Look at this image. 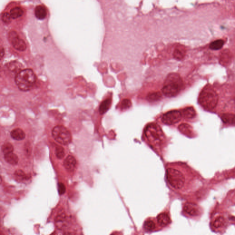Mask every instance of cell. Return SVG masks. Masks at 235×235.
Returning a JSON list of instances; mask_svg holds the SVG:
<instances>
[{"mask_svg": "<svg viewBox=\"0 0 235 235\" xmlns=\"http://www.w3.org/2000/svg\"><path fill=\"white\" fill-rule=\"evenodd\" d=\"M156 225L155 223L151 220H147L144 224V228L147 232H152L155 229Z\"/></svg>", "mask_w": 235, "mask_h": 235, "instance_id": "obj_25", "label": "cell"}, {"mask_svg": "<svg viewBox=\"0 0 235 235\" xmlns=\"http://www.w3.org/2000/svg\"><path fill=\"white\" fill-rule=\"evenodd\" d=\"M225 223V219L222 216H219L215 219L213 223V227L216 228L222 227Z\"/></svg>", "mask_w": 235, "mask_h": 235, "instance_id": "obj_26", "label": "cell"}, {"mask_svg": "<svg viewBox=\"0 0 235 235\" xmlns=\"http://www.w3.org/2000/svg\"><path fill=\"white\" fill-rule=\"evenodd\" d=\"M158 223L162 226H165L170 223V219L169 214L166 213H163L157 217Z\"/></svg>", "mask_w": 235, "mask_h": 235, "instance_id": "obj_13", "label": "cell"}, {"mask_svg": "<svg viewBox=\"0 0 235 235\" xmlns=\"http://www.w3.org/2000/svg\"><path fill=\"white\" fill-rule=\"evenodd\" d=\"M50 235H57L56 233V232H54V233H53L51 234Z\"/></svg>", "mask_w": 235, "mask_h": 235, "instance_id": "obj_33", "label": "cell"}, {"mask_svg": "<svg viewBox=\"0 0 235 235\" xmlns=\"http://www.w3.org/2000/svg\"><path fill=\"white\" fill-rule=\"evenodd\" d=\"M219 97L210 85L205 86L200 93L198 102L203 108L211 110L215 108L218 104Z\"/></svg>", "mask_w": 235, "mask_h": 235, "instance_id": "obj_3", "label": "cell"}, {"mask_svg": "<svg viewBox=\"0 0 235 235\" xmlns=\"http://www.w3.org/2000/svg\"><path fill=\"white\" fill-rule=\"evenodd\" d=\"M166 178L170 185L176 189L182 188L185 179L182 172L176 169L169 168L166 170Z\"/></svg>", "mask_w": 235, "mask_h": 235, "instance_id": "obj_5", "label": "cell"}, {"mask_svg": "<svg viewBox=\"0 0 235 235\" xmlns=\"http://www.w3.org/2000/svg\"><path fill=\"white\" fill-rule=\"evenodd\" d=\"M183 83L181 76L176 73L169 74L164 81L162 91L165 96L173 97L181 92Z\"/></svg>", "mask_w": 235, "mask_h": 235, "instance_id": "obj_1", "label": "cell"}, {"mask_svg": "<svg viewBox=\"0 0 235 235\" xmlns=\"http://www.w3.org/2000/svg\"><path fill=\"white\" fill-rule=\"evenodd\" d=\"M14 174L17 178H18V180H21V181L23 180H26L27 179H29V178H28L25 174V173L21 170H17L15 173Z\"/></svg>", "mask_w": 235, "mask_h": 235, "instance_id": "obj_29", "label": "cell"}, {"mask_svg": "<svg viewBox=\"0 0 235 235\" xmlns=\"http://www.w3.org/2000/svg\"><path fill=\"white\" fill-rule=\"evenodd\" d=\"M14 150V147L10 143H5L2 147V151L4 155L13 153Z\"/></svg>", "mask_w": 235, "mask_h": 235, "instance_id": "obj_23", "label": "cell"}, {"mask_svg": "<svg viewBox=\"0 0 235 235\" xmlns=\"http://www.w3.org/2000/svg\"><path fill=\"white\" fill-rule=\"evenodd\" d=\"M58 191L60 195L65 194L66 192V187L64 184L61 182L58 184Z\"/></svg>", "mask_w": 235, "mask_h": 235, "instance_id": "obj_31", "label": "cell"}, {"mask_svg": "<svg viewBox=\"0 0 235 235\" xmlns=\"http://www.w3.org/2000/svg\"><path fill=\"white\" fill-rule=\"evenodd\" d=\"M64 165L68 170L73 171L76 165V160L75 157L72 156H68L64 161Z\"/></svg>", "mask_w": 235, "mask_h": 235, "instance_id": "obj_10", "label": "cell"}, {"mask_svg": "<svg viewBox=\"0 0 235 235\" xmlns=\"http://www.w3.org/2000/svg\"><path fill=\"white\" fill-rule=\"evenodd\" d=\"M9 40L13 47L18 51L24 52L26 49V44L24 40L21 39L16 31H12L9 33Z\"/></svg>", "mask_w": 235, "mask_h": 235, "instance_id": "obj_8", "label": "cell"}, {"mask_svg": "<svg viewBox=\"0 0 235 235\" xmlns=\"http://www.w3.org/2000/svg\"><path fill=\"white\" fill-rule=\"evenodd\" d=\"M145 135L150 143L155 147L162 145L164 135L160 127L155 123H151L146 128Z\"/></svg>", "mask_w": 235, "mask_h": 235, "instance_id": "obj_4", "label": "cell"}, {"mask_svg": "<svg viewBox=\"0 0 235 235\" xmlns=\"http://www.w3.org/2000/svg\"><path fill=\"white\" fill-rule=\"evenodd\" d=\"M161 97L162 95L160 93L157 92L149 94L147 97V99L149 102H156L160 100Z\"/></svg>", "mask_w": 235, "mask_h": 235, "instance_id": "obj_24", "label": "cell"}, {"mask_svg": "<svg viewBox=\"0 0 235 235\" xmlns=\"http://www.w3.org/2000/svg\"><path fill=\"white\" fill-rule=\"evenodd\" d=\"M182 113L178 110H172L165 113L162 118V121L167 125H173L181 120Z\"/></svg>", "mask_w": 235, "mask_h": 235, "instance_id": "obj_7", "label": "cell"}, {"mask_svg": "<svg viewBox=\"0 0 235 235\" xmlns=\"http://www.w3.org/2000/svg\"><path fill=\"white\" fill-rule=\"evenodd\" d=\"M112 100L110 98H108L101 103L99 107V112L101 115H104L107 112L111 106Z\"/></svg>", "mask_w": 235, "mask_h": 235, "instance_id": "obj_17", "label": "cell"}, {"mask_svg": "<svg viewBox=\"0 0 235 235\" xmlns=\"http://www.w3.org/2000/svg\"><path fill=\"white\" fill-rule=\"evenodd\" d=\"M3 53H4V51H3V49H2V52H1V57H2L4 55L3 54Z\"/></svg>", "mask_w": 235, "mask_h": 235, "instance_id": "obj_32", "label": "cell"}, {"mask_svg": "<svg viewBox=\"0 0 235 235\" xmlns=\"http://www.w3.org/2000/svg\"><path fill=\"white\" fill-rule=\"evenodd\" d=\"M37 80L36 75L32 69H23L16 75L15 79L16 84L21 91H29L35 84Z\"/></svg>", "mask_w": 235, "mask_h": 235, "instance_id": "obj_2", "label": "cell"}, {"mask_svg": "<svg viewBox=\"0 0 235 235\" xmlns=\"http://www.w3.org/2000/svg\"><path fill=\"white\" fill-rule=\"evenodd\" d=\"M186 51L185 48L182 46H178L174 52L173 55L174 58L178 60H181L184 57L185 55Z\"/></svg>", "mask_w": 235, "mask_h": 235, "instance_id": "obj_21", "label": "cell"}, {"mask_svg": "<svg viewBox=\"0 0 235 235\" xmlns=\"http://www.w3.org/2000/svg\"><path fill=\"white\" fill-rule=\"evenodd\" d=\"M131 106V102L129 99H123L121 103L120 108L122 110H126L130 108Z\"/></svg>", "mask_w": 235, "mask_h": 235, "instance_id": "obj_27", "label": "cell"}, {"mask_svg": "<svg viewBox=\"0 0 235 235\" xmlns=\"http://www.w3.org/2000/svg\"><path fill=\"white\" fill-rule=\"evenodd\" d=\"M35 15L37 19L43 20L47 16V10L43 6H37L35 9Z\"/></svg>", "mask_w": 235, "mask_h": 235, "instance_id": "obj_12", "label": "cell"}, {"mask_svg": "<svg viewBox=\"0 0 235 235\" xmlns=\"http://www.w3.org/2000/svg\"><path fill=\"white\" fill-rule=\"evenodd\" d=\"M11 15L10 14L7 13H5L2 14V19L4 23L8 24L11 22Z\"/></svg>", "mask_w": 235, "mask_h": 235, "instance_id": "obj_30", "label": "cell"}, {"mask_svg": "<svg viewBox=\"0 0 235 235\" xmlns=\"http://www.w3.org/2000/svg\"><path fill=\"white\" fill-rule=\"evenodd\" d=\"M9 14L12 19H17L23 15L24 11L21 7L17 6L11 9Z\"/></svg>", "mask_w": 235, "mask_h": 235, "instance_id": "obj_18", "label": "cell"}, {"mask_svg": "<svg viewBox=\"0 0 235 235\" xmlns=\"http://www.w3.org/2000/svg\"><path fill=\"white\" fill-rule=\"evenodd\" d=\"M232 60V56L228 50L223 51L220 56V63L223 66L227 65Z\"/></svg>", "mask_w": 235, "mask_h": 235, "instance_id": "obj_11", "label": "cell"}, {"mask_svg": "<svg viewBox=\"0 0 235 235\" xmlns=\"http://www.w3.org/2000/svg\"><path fill=\"white\" fill-rule=\"evenodd\" d=\"M52 135L56 142L64 145H68L72 140L70 132L62 125L55 126L52 131Z\"/></svg>", "mask_w": 235, "mask_h": 235, "instance_id": "obj_6", "label": "cell"}, {"mask_svg": "<svg viewBox=\"0 0 235 235\" xmlns=\"http://www.w3.org/2000/svg\"><path fill=\"white\" fill-rule=\"evenodd\" d=\"M224 44V41L222 40H218L212 42L210 45V49L213 50H218L221 49Z\"/></svg>", "mask_w": 235, "mask_h": 235, "instance_id": "obj_22", "label": "cell"}, {"mask_svg": "<svg viewBox=\"0 0 235 235\" xmlns=\"http://www.w3.org/2000/svg\"><path fill=\"white\" fill-rule=\"evenodd\" d=\"M222 121L224 123L229 124H235V115L233 114H223L221 116Z\"/></svg>", "mask_w": 235, "mask_h": 235, "instance_id": "obj_19", "label": "cell"}, {"mask_svg": "<svg viewBox=\"0 0 235 235\" xmlns=\"http://www.w3.org/2000/svg\"><path fill=\"white\" fill-rule=\"evenodd\" d=\"M182 116L186 119H193L196 116V113L194 108L192 107L186 108L182 112Z\"/></svg>", "mask_w": 235, "mask_h": 235, "instance_id": "obj_16", "label": "cell"}, {"mask_svg": "<svg viewBox=\"0 0 235 235\" xmlns=\"http://www.w3.org/2000/svg\"><path fill=\"white\" fill-rule=\"evenodd\" d=\"M4 159L6 162L12 165H16L18 163V157L13 153L4 155Z\"/></svg>", "mask_w": 235, "mask_h": 235, "instance_id": "obj_20", "label": "cell"}, {"mask_svg": "<svg viewBox=\"0 0 235 235\" xmlns=\"http://www.w3.org/2000/svg\"><path fill=\"white\" fill-rule=\"evenodd\" d=\"M179 131L183 134L188 137H191L193 134L192 127L187 123H182L178 127Z\"/></svg>", "mask_w": 235, "mask_h": 235, "instance_id": "obj_15", "label": "cell"}, {"mask_svg": "<svg viewBox=\"0 0 235 235\" xmlns=\"http://www.w3.org/2000/svg\"><path fill=\"white\" fill-rule=\"evenodd\" d=\"M185 212L191 216H198L200 213L199 207L197 204L188 202L185 204L183 207Z\"/></svg>", "mask_w": 235, "mask_h": 235, "instance_id": "obj_9", "label": "cell"}, {"mask_svg": "<svg viewBox=\"0 0 235 235\" xmlns=\"http://www.w3.org/2000/svg\"><path fill=\"white\" fill-rule=\"evenodd\" d=\"M11 136L13 139L17 141L24 140L25 137V134L23 130L19 128H17L11 132Z\"/></svg>", "mask_w": 235, "mask_h": 235, "instance_id": "obj_14", "label": "cell"}, {"mask_svg": "<svg viewBox=\"0 0 235 235\" xmlns=\"http://www.w3.org/2000/svg\"><path fill=\"white\" fill-rule=\"evenodd\" d=\"M56 155L58 159H61L64 158L65 156V150L64 148L61 146H57L56 148Z\"/></svg>", "mask_w": 235, "mask_h": 235, "instance_id": "obj_28", "label": "cell"}]
</instances>
